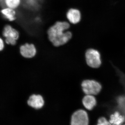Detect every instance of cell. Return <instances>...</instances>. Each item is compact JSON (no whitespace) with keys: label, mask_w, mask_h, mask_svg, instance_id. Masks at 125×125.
Segmentation results:
<instances>
[{"label":"cell","mask_w":125,"mask_h":125,"mask_svg":"<svg viewBox=\"0 0 125 125\" xmlns=\"http://www.w3.org/2000/svg\"><path fill=\"white\" fill-rule=\"evenodd\" d=\"M125 121V117L116 112L111 115L109 121L112 125H122Z\"/></svg>","instance_id":"7c38bea8"},{"label":"cell","mask_w":125,"mask_h":125,"mask_svg":"<svg viewBox=\"0 0 125 125\" xmlns=\"http://www.w3.org/2000/svg\"><path fill=\"white\" fill-rule=\"evenodd\" d=\"M2 7H5L16 10L19 9L22 4V0H0Z\"/></svg>","instance_id":"8fae6325"},{"label":"cell","mask_w":125,"mask_h":125,"mask_svg":"<svg viewBox=\"0 0 125 125\" xmlns=\"http://www.w3.org/2000/svg\"><path fill=\"white\" fill-rule=\"evenodd\" d=\"M44 99L40 94H33L30 96L27 103L30 106L36 109L42 108L44 105Z\"/></svg>","instance_id":"ba28073f"},{"label":"cell","mask_w":125,"mask_h":125,"mask_svg":"<svg viewBox=\"0 0 125 125\" xmlns=\"http://www.w3.org/2000/svg\"><path fill=\"white\" fill-rule=\"evenodd\" d=\"M89 118L87 112L79 109L75 112L71 117V125H88Z\"/></svg>","instance_id":"5b68a950"},{"label":"cell","mask_w":125,"mask_h":125,"mask_svg":"<svg viewBox=\"0 0 125 125\" xmlns=\"http://www.w3.org/2000/svg\"><path fill=\"white\" fill-rule=\"evenodd\" d=\"M83 92L86 94L96 95L99 93L102 89L100 83L93 80H84L81 83Z\"/></svg>","instance_id":"3957f363"},{"label":"cell","mask_w":125,"mask_h":125,"mask_svg":"<svg viewBox=\"0 0 125 125\" xmlns=\"http://www.w3.org/2000/svg\"><path fill=\"white\" fill-rule=\"evenodd\" d=\"M66 18L70 24H76L80 22L81 14L78 9L71 8L66 11Z\"/></svg>","instance_id":"52a82bcc"},{"label":"cell","mask_w":125,"mask_h":125,"mask_svg":"<svg viewBox=\"0 0 125 125\" xmlns=\"http://www.w3.org/2000/svg\"><path fill=\"white\" fill-rule=\"evenodd\" d=\"M85 59L87 64L93 68H98L100 67L102 63L101 55L98 51L96 49H90L86 51Z\"/></svg>","instance_id":"277c9868"},{"label":"cell","mask_w":125,"mask_h":125,"mask_svg":"<svg viewBox=\"0 0 125 125\" xmlns=\"http://www.w3.org/2000/svg\"><path fill=\"white\" fill-rule=\"evenodd\" d=\"M5 40L2 38H0V51H2L5 47Z\"/></svg>","instance_id":"5bb4252c"},{"label":"cell","mask_w":125,"mask_h":125,"mask_svg":"<svg viewBox=\"0 0 125 125\" xmlns=\"http://www.w3.org/2000/svg\"><path fill=\"white\" fill-rule=\"evenodd\" d=\"M82 103L86 109L92 110L96 106L97 101L94 95L86 94L83 98Z\"/></svg>","instance_id":"30bf717a"},{"label":"cell","mask_w":125,"mask_h":125,"mask_svg":"<svg viewBox=\"0 0 125 125\" xmlns=\"http://www.w3.org/2000/svg\"><path fill=\"white\" fill-rule=\"evenodd\" d=\"M2 35L6 44L14 46L17 43L20 36V33L18 30L11 25L7 24L2 28Z\"/></svg>","instance_id":"7a4b0ae2"},{"label":"cell","mask_w":125,"mask_h":125,"mask_svg":"<svg viewBox=\"0 0 125 125\" xmlns=\"http://www.w3.org/2000/svg\"><path fill=\"white\" fill-rule=\"evenodd\" d=\"M70 24L67 21H58L47 30L48 38L54 46L59 47L67 43L71 39L72 33Z\"/></svg>","instance_id":"6da1fadb"},{"label":"cell","mask_w":125,"mask_h":125,"mask_svg":"<svg viewBox=\"0 0 125 125\" xmlns=\"http://www.w3.org/2000/svg\"><path fill=\"white\" fill-rule=\"evenodd\" d=\"M97 125H112L108 121L106 118L104 117H102L99 118L98 121Z\"/></svg>","instance_id":"4fadbf2b"},{"label":"cell","mask_w":125,"mask_h":125,"mask_svg":"<svg viewBox=\"0 0 125 125\" xmlns=\"http://www.w3.org/2000/svg\"><path fill=\"white\" fill-rule=\"evenodd\" d=\"M20 52L23 57L31 58L36 55L37 49L35 45L33 43H26L20 46Z\"/></svg>","instance_id":"8992f818"},{"label":"cell","mask_w":125,"mask_h":125,"mask_svg":"<svg viewBox=\"0 0 125 125\" xmlns=\"http://www.w3.org/2000/svg\"><path fill=\"white\" fill-rule=\"evenodd\" d=\"M16 10L8 7H2L1 10V14L2 17L6 20L10 22L15 21L17 19Z\"/></svg>","instance_id":"9c48e42d"}]
</instances>
